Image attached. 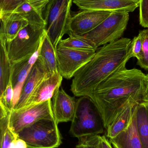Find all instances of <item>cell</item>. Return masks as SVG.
<instances>
[{"instance_id":"cell-1","label":"cell","mask_w":148,"mask_h":148,"mask_svg":"<svg viewBox=\"0 0 148 148\" xmlns=\"http://www.w3.org/2000/svg\"><path fill=\"white\" fill-rule=\"evenodd\" d=\"M147 75L137 69L120 70L101 82L90 96L100 112L104 129L128 103L143 101Z\"/></svg>"},{"instance_id":"cell-2","label":"cell","mask_w":148,"mask_h":148,"mask_svg":"<svg viewBox=\"0 0 148 148\" xmlns=\"http://www.w3.org/2000/svg\"><path fill=\"white\" fill-rule=\"evenodd\" d=\"M132 40L121 39L98 47L94 56L74 75L71 90L76 97H89L96 87L116 72L126 68L133 57Z\"/></svg>"},{"instance_id":"cell-3","label":"cell","mask_w":148,"mask_h":148,"mask_svg":"<svg viewBox=\"0 0 148 148\" xmlns=\"http://www.w3.org/2000/svg\"><path fill=\"white\" fill-rule=\"evenodd\" d=\"M27 25L22 29L16 37L6 43L8 56L11 65L29 59L39 48L45 31L43 15L36 14L27 19Z\"/></svg>"},{"instance_id":"cell-4","label":"cell","mask_w":148,"mask_h":148,"mask_svg":"<svg viewBox=\"0 0 148 148\" xmlns=\"http://www.w3.org/2000/svg\"><path fill=\"white\" fill-rule=\"evenodd\" d=\"M104 129L101 114L92 99L88 96L80 97L76 101L70 134L78 138L89 135L101 134Z\"/></svg>"},{"instance_id":"cell-5","label":"cell","mask_w":148,"mask_h":148,"mask_svg":"<svg viewBox=\"0 0 148 148\" xmlns=\"http://www.w3.org/2000/svg\"><path fill=\"white\" fill-rule=\"evenodd\" d=\"M72 3L73 0H49L44 10L45 31L55 49L67 33Z\"/></svg>"},{"instance_id":"cell-6","label":"cell","mask_w":148,"mask_h":148,"mask_svg":"<svg viewBox=\"0 0 148 148\" xmlns=\"http://www.w3.org/2000/svg\"><path fill=\"white\" fill-rule=\"evenodd\" d=\"M18 135L33 148H56L62 143L58 124L53 119L40 120L23 129Z\"/></svg>"},{"instance_id":"cell-7","label":"cell","mask_w":148,"mask_h":148,"mask_svg":"<svg viewBox=\"0 0 148 148\" xmlns=\"http://www.w3.org/2000/svg\"><path fill=\"white\" fill-rule=\"evenodd\" d=\"M129 20L128 13L112 12L90 32L79 36L88 39L98 48L122 38Z\"/></svg>"},{"instance_id":"cell-8","label":"cell","mask_w":148,"mask_h":148,"mask_svg":"<svg viewBox=\"0 0 148 148\" xmlns=\"http://www.w3.org/2000/svg\"><path fill=\"white\" fill-rule=\"evenodd\" d=\"M44 119L55 120L51 99L44 102L19 110L9 114L8 127L12 133H18L35 123Z\"/></svg>"},{"instance_id":"cell-9","label":"cell","mask_w":148,"mask_h":148,"mask_svg":"<svg viewBox=\"0 0 148 148\" xmlns=\"http://www.w3.org/2000/svg\"><path fill=\"white\" fill-rule=\"evenodd\" d=\"M55 52L58 72L62 77L70 79L92 59L96 51L57 47Z\"/></svg>"},{"instance_id":"cell-10","label":"cell","mask_w":148,"mask_h":148,"mask_svg":"<svg viewBox=\"0 0 148 148\" xmlns=\"http://www.w3.org/2000/svg\"><path fill=\"white\" fill-rule=\"evenodd\" d=\"M112 12L82 10L71 16L67 34L82 36L90 32L102 22Z\"/></svg>"},{"instance_id":"cell-11","label":"cell","mask_w":148,"mask_h":148,"mask_svg":"<svg viewBox=\"0 0 148 148\" xmlns=\"http://www.w3.org/2000/svg\"><path fill=\"white\" fill-rule=\"evenodd\" d=\"M82 10L130 13L139 7V0H73Z\"/></svg>"},{"instance_id":"cell-12","label":"cell","mask_w":148,"mask_h":148,"mask_svg":"<svg viewBox=\"0 0 148 148\" xmlns=\"http://www.w3.org/2000/svg\"><path fill=\"white\" fill-rule=\"evenodd\" d=\"M52 74L38 57L25 81L20 98L13 110H16L24 107L40 84Z\"/></svg>"},{"instance_id":"cell-13","label":"cell","mask_w":148,"mask_h":148,"mask_svg":"<svg viewBox=\"0 0 148 148\" xmlns=\"http://www.w3.org/2000/svg\"><path fill=\"white\" fill-rule=\"evenodd\" d=\"M75 97L60 88L52 97V108L55 120L58 124L73 121L76 107Z\"/></svg>"},{"instance_id":"cell-14","label":"cell","mask_w":148,"mask_h":148,"mask_svg":"<svg viewBox=\"0 0 148 148\" xmlns=\"http://www.w3.org/2000/svg\"><path fill=\"white\" fill-rule=\"evenodd\" d=\"M62 78L58 71H56L44 79L36 88L23 108L42 103L52 99L55 93L60 88Z\"/></svg>"},{"instance_id":"cell-15","label":"cell","mask_w":148,"mask_h":148,"mask_svg":"<svg viewBox=\"0 0 148 148\" xmlns=\"http://www.w3.org/2000/svg\"><path fill=\"white\" fill-rule=\"evenodd\" d=\"M41 43L37 51L29 59L12 66L10 80L14 89L13 109L20 98L25 81L35 62L38 59Z\"/></svg>"},{"instance_id":"cell-16","label":"cell","mask_w":148,"mask_h":148,"mask_svg":"<svg viewBox=\"0 0 148 148\" xmlns=\"http://www.w3.org/2000/svg\"><path fill=\"white\" fill-rule=\"evenodd\" d=\"M0 27L6 43L12 41L28 22L19 14L10 12L0 16Z\"/></svg>"},{"instance_id":"cell-17","label":"cell","mask_w":148,"mask_h":148,"mask_svg":"<svg viewBox=\"0 0 148 148\" xmlns=\"http://www.w3.org/2000/svg\"><path fill=\"white\" fill-rule=\"evenodd\" d=\"M134 108L129 126L116 136L110 139L115 148H144L137 131Z\"/></svg>"},{"instance_id":"cell-18","label":"cell","mask_w":148,"mask_h":148,"mask_svg":"<svg viewBox=\"0 0 148 148\" xmlns=\"http://www.w3.org/2000/svg\"><path fill=\"white\" fill-rule=\"evenodd\" d=\"M136 105L134 103H129L117 114L106 129L108 138H114L129 126Z\"/></svg>"},{"instance_id":"cell-19","label":"cell","mask_w":148,"mask_h":148,"mask_svg":"<svg viewBox=\"0 0 148 148\" xmlns=\"http://www.w3.org/2000/svg\"><path fill=\"white\" fill-rule=\"evenodd\" d=\"M12 68L6 49V42L0 27V98L10 81Z\"/></svg>"},{"instance_id":"cell-20","label":"cell","mask_w":148,"mask_h":148,"mask_svg":"<svg viewBox=\"0 0 148 148\" xmlns=\"http://www.w3.org/2000/svg\"><path fill=\"white\" fill-rule=\"evenodd\" d=\"M134 110L137 131L143 148H148V102L139 103Z\"/></svg>"},{"instance_id":"cell-21","label":"cell","mask_w":148,"mask_h":148,"mask_svg":"<svg viewBox=\"0 0 148 148\" xmlns=\"http://www.w3.org/2000/svg\"><path fill=\"white\" fill-rule=\"evenodd\" d=\"M55 50L46 32L40 48L38 58L51 73L58 71Z\"/></svg>"},{"instance_id":"cell-22","label":"cell","mask_w":148,"mask_h":148,"mask_svg":"<svg viewBox=\"0 0 148 148\" xmlns=\"http://www.w3.org/2000/svg\"><path fill=\"white\" fill-rule=\"evenodd\" d=\"M57 47L85 50L96 51L97 48L93 42L88 39L79 36L71 35L68 38L60 40Z\"/></svg>"},{"instance_id":"cell-23","label":"cell","mask_w":148,"mask_h":148,"mask_svg":"<svg viewBox=\"0 0 148 148\" xmlns=\"http://www.w3.org/2000/svg\"><path fill=\"white\" fill-rule=\"evenodd\" d=\"M76 148H113L104 136L89 135L77 138Z\"/></svg>"},{"instance_id":"cell-24","label":"cell","mask_w":148,"mask_h":148,"mask_svg":"<svg viewBox=\"0 0 148 148\" xmlns=\"http://www.w3.org/2000/svg\"><path fill=\"white\" fill-rule=\"evenodd\" d=\"M9 114L0 120V148H9L13 139L12 132L8 127Z\"/></svg>"},{"instance_id":"cell-25","label":"cell","mask_w":148,"mask_h":148,"mask_svg":"<svg viewBox=\"0 0 148 148\" xmlns=\"http://www.w3.org/2000/svg\"><path fill=\"white\" fill-rule=\"evenodd\" d=\"M143 40V56L137 64L141 68L148 71V28L140 31Z\"/></svg>"},{"instance_id":"cell-26","label":"cell","mask_w":148,"mask_h":148,"mask_svg":"<svg viewBox=\"0 0 148 148\" xmlns=\"http://www.w3.org/2000/svg\"><path fill=\"white\" fill-rule=\"evenodd\" d=\"M13 97L14 89L10 80L4 93L0 98V101L9 113L13 110Z\"/></svg>"},{"instance_id":"cell-27","label":"cell","mask_w":148,"mask_h":148,"mask_svg":"<svg viewBox=\"0 0 148 148\" xmlns=\"http://www.w3.org/2000/svg\"><path fill=\"white\" fill-rule=\"evenodd\" d=\"M143 40L141 36L139 34L134 37L131 42V52L133 57H135L137 61L140 60L143 56Z\"/></svg>"},{"instance_id":"cell-28","label":"cell","mask_w":148,"mask_h":148,"mask_svg":"<svg viewBox=\"0 0 148 148\" xmlns=\"http://www.w3.org/2000/svg\"><path fill=\"white\" fill-rule=\"evenodd\" d=\"M26 0H0V16L4 13L12 12Z\"/></svg>"},{"instance_id":"cell-29","label":"cell","mask_w":148,"mask_h":148,"mask_svg":"<svg viewBox=\"0 0 148 148\" xmlns=\"http://www.w3.org/2000/svg\"><path fill=\"white\" fill-rule=\"evenodd\" d=\"M140 24L148 28V0H139Z\"/></svg>"},{"instance_id":"cell-30","label":"cell","mask_w":148,"mask_h":148,"mask_svg":"<svg viewBox=\"0 0 148 148\" xmlns=\"http://www.w3.org/2000/svg\"><path fill=\"white\" fill-rule=\"evenodd\" d=\"M9 112L7 109L3 106L1 102L0 101V120L5 118L8 115Z\"/></svg>"},{"instance_id":"cell-31","label":"cell","mask_w":148,"mask_h":148,"mask_svg":"<svg viewBox=\"0 0 148 148\" xmlns=\"http://www.w3.org/2000/svg\"><path fill=\"white\" fill-rule=\"evenodd\" d=\"M16 148H27L28 145L25 141L18 137L16 141Z\"/></svg>"},{"instance_id":"cell-32","label":"cell","mask_w":148,"mask_h":148,"mask_svg":"<svg viewBox=\"0 0 148 148\" xmlns=\"http://www.w3.org/2000/svg\"><path fill=\"white\" fill-rule=\"evenodd\" d=\"M12 134L13 135V139L10 143L9 148H16V139L19 137V136H18V134H14L13 133Z\"/></svg>"},{"instance_id":"cell-33","label":"cell","mask_w":148,"mask_h":148,"mask_svg":"<svg viewBox=\"0 0 148 148\" xmlns=\"http://www.w3.org/2000/svg\"><path fill=\"white\" fill-rule=\"evenodd\" d=\"M147 83H146V91L143 101L148 102V75H147Z\"/></svg>"},{"instance_id":"cell-34","label":"cell","mask_w":148,"mask_h":148,"mask_svg":"<svg viewBox=\"0 0 148 148\" xmlns=\"http://www.w3.org/2000/svg\"><path fill=\"white\" fill-rule=\"evenodd\" d=\"M27 148H32V147H29V146H28Z\"/></svg>"},{"instance_id":"cell-35","label":"cell","mask_w":148,"mask_h":148,"mask_svg":"<svg viewBox=\"0 0 148 148\" xmlns=\"http://www.w3.org/2000/svg\"><path fill=\"white\" fill-rule=\"evenodd\" d=\"M0 21H1V20H0Z\"/></svg>"}]
</instances>
